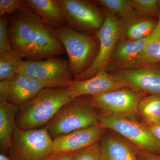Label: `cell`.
I'll list each match as a JSON object with an SVG mask.
<instances>
[{"mask_svg": "<svg viewBox=\"0 0 160 160\" xmlns=\"http://www.w3.org/2000/svg\"><path fill=\"white\" fill-rule=\"evenodd\" d=\"M125 87L147 95H160V64L137 69H122L108 72Z\"/></svg>", "mask_w": 160, "mask_h": 160, "instance_id": "cell-11", "label": "cell"}, {"mask_svg": "<svg viewBox=\"0 0 160 160\" xmlns=\"http://www.w3.org/2000/svg\"><path fill=\"white\" fill-rule=\"evenodd\" d=\"M8 33L11 50L26 61H42L66 52L53 30L29 9L9 16Z\"/></svg>", "mask_w": 160, "mask_h": 160, "instance_id": "cell-1", "label": "cell"}, {"mask_svg": "<svg viewBox=\"0 0 160 160\" xmlns=\"http://www.w3.org/2000/svg\"><path fill=\"white\" fill-rule=\"evenodd\" d=\"M135 11L149 17L158 19L160 12L159 0H131Z\"/></svg>", "mask_w": 160, "mask_h": 160, "instance_id": "cell-24", "label": "cell"}, {"mask_svg": "<svg viewBox=\"0 0 160 160\" xmlns=\"http://www.w3.org/2000/svg\"><path fill=\"white\" fill-rule=\"evenodd\" d=\"M100 160H138L140 149L116 134H108L100 143Z\"/></svg>", "mask_w": 160, "mask_h": 160, "instance_id": "cell-15", "label": "cell"}, {"mask_svg": "<svg viewBox=\"0 0 160 160\" xmlns=\"http://www.w3.org/2000/svg\"><path fill=\"white\" fill-rule=\"evenodd\" d=\"M72 160H100V143L73 152Z\"/></svg>", "mask_w": 160, "mask_h": 160, "instance_id": "cell-26", "label": "cell"}, {"mask_svg": "<svg viewBox=\"0 0 160 160\" xmlns=\"http://www.w3.org/2000/svg\"><path fill=\"white\" fill-rule=\"evenodd\" d=\"M19 106L0 101V147L3 151L9 150L12 138L18 127L16 116Z\"/></svg>", "mask_w": 160, "mask_h": 160, "instance_id": "cell-19", "label": "cell"}, {"mask_svg": "<svg viewBox=\"0 0 160 160\" xmlns=\"http://www.w3.org/2000/svg\"><path fill=\"white\" fill-rule=\"evenodd\" d=\"M28 8L52 29L67 24L58 0H25Z\"/></svg>", "mask_w": 160, "mask_h": 160, "instance_id": "cell-18", "label": "cell"}, {"mask_svg": "<svg viewBox=\"0 0 160 160\" xmlns=\"http://www.w3.org/2000/svg\"><path fill=\"white\" fill-rule=\"evenodd\" d=\"M0 160H11L9 157L6 156L4 153H2L0 154Z\"/></svg>", "mask_w": 160, "mask_h": 160, "instance_id": "cell-31", "label": "cell"}, {"mask_svg": "<svg viewBox=\"0 0 160 160\" xmlns=\"http://www.w3.org/2000/svg\"><path fill=\"white\" fill-rule=\"evenodd\" d=\"M90 96L80 97L63 106L45 128L51 137L84 129L98 122Z\"/></svg>", "mask_w": 160, "mask_h": 160, "instance_id": "cell-4", "label": "cell"}, {"mask_svg": "<svg viewBox=\"0 0 160 160\" xmlns=\"http://www.w3.org/2000/svg\"><path fill=\"white\" fill-rule=\"evenodd\" d=\"M159 4L160 6V0H159ZM156 28H159L160 29V12L159 17L158 19V23L157 24V26H156Z\"/></svg>", "mask_w": 160, "mask_h": 160, "instance_id": "cell-32", "label": "cell"}, {"mask_svg": "<svg viewBox=\"0 0 160 160\" xmlns=\"http://www.w3.org/2000/svg\"><path fill=\"white\" fill-rule=\"evenodd\" d=\"M138 160H160V152H150L140 150Z\"/></svg>", "mask_w": 160, "mask_h": 160, "instance_id": "cell-28", "label": "cell"}, {"mask_svg": "<svg viewBox=\"0 0 160 160\" xmlns=\"http://www.w3.org/2000/svg\"><path fill=\"white\" fill-rule=\"evenodd\" d=\"M150 38L151 35L146 38L139 40L120 38L115 46L107 66L125 62L133 58L142 51Z\"/></svg>", "mask_w": 160, "mask_h": 160, "instance_id": "cell-20", "label": "cell"}, {"mask_svg": "<svg viewBox=\"0 0 160 160\" xmlns=\"http://www.w3.org/2000/svg\"><path fill=\"white\" fill-rule=\"evenodd\" d=\"M146 95L141 92L121 87L90 96L92 106L101 114L134 118L141 100Z\"/></svg>", "mask_w": 160, "mask_h": 160, "instance_id": "cell-6", "label": "cell"}, {"mask_svg": "<svg viewBox=\"0 0 160 160\" xmlns=\"http://www.w3.org/2000/svg\"><path fill=\"white\" fill-rule=\"evenodd\" d=\"M145 124L149 128L152 133L160 142V126L152 124Z\"/></svg>", "mask_w": 160, "mask_h": 160, "instance_id": "cell-30", "label": "cell"}, {"mask_svg": "<svg viewBox=\"0 0 160 160\" xmlns=\"http://www.w3.org/2000/svg\"><path fill=\"white\" fill-rule=\"evenodd\" d=\"M138 116L146 124L160 126V95H148L141 100Z\"/></svg>", "mask_w": 160, "mask_h": 160, "instance_id": "cell-22", "label": "cell"}, {"mask_svg": "<svg viewBox=\"0 0 160 160\" xmlns=\"http://www.w3.org/2000/svg\"><path fill=\"white\" fill-rule=\"evenodd\" d=\"M99 122L106 129L117 132L140 150L160 152V142L144 123L134 118L106 115L96 112Z\"/></svg>", "mask_w": 160, "mask_h": 160, "instance_id": "cell-7", "label": "cell"}, {"mask_svg": "<svg viewBox=\"0 0 160 160\" xmlns=\"http://www.w3.org/2000/svg\"><path fill=\"white\" fill-rule=\"evenodd\" d=\"M102 9L106 16L105 22L95 34L100 42L98 54L92 66L82 74L74 78V80L88 79L105 70L115 46L120 38L119 21L118 18L110 12Z\"/></svg>", "mask_w": 160, "mask_h": 160, "instance_id": "cell-10", "label": "cell"}, {"mask_svg": "<svg viewBox=\"0 0 160 160\" xmlns=\"http://www.w3.org/2000/svg\"><path fill=\"white\" fill-rule=\"evenodd\" d=\"M52 140L45 127L22 129L17 127L9 150L11 160H45L52 153Z\"/></svg>", "mask_w": 160, "mask_h": 160, "instance_id": "cell-5", "label": "cell"}, {"mask_svg": "<svg viewBox=\"0 0 160 160\" xmlns=\"http://www.w3.org/2000/svg\"><path fill=\"white\" fill-rule=\"evenodd\" d=\"M106 129L99 122L54 138L52 152H74L98 143Z\"/></svg>", "mask_w": 160, "mask_h": 160, "instance_id": "cell-13", "label": "cell"}, {"mask_svg": "<svg viewBox=\"0 0 160 160\" xmlns=\"http://www.w3.org/2000/svg\"><path fill=\"white\" fill-rule=\"evenodd\" d=\"M119 21L120 38L132 40H142L149 37L158 23L157 19L140 14L136 11Z\"/></svg>", "mask_w": 160, "mask_h": 160, "instance_id": "cell-17", "label": "cell"}, {"mask_svg": "<svg viewBox=\"0 0 160 160\" xmlns=\"http://www.w3.org/2000/svg\"><path fill=\"white\" fill-rule=\"evenodd\" d=\"M9 16H0V54L11 50L8 33Z\"/></svg>", "mask_w": 160, "mask_h": 160, "instance_id": "cell-25", "label": "cell"}, {"mask_svg": "<svg viewBox=\"0 0 160 160\" xmlns=\"http://www.w3.org/2000/svg\"><path fill=\"white\" fill-rule=\"evenodd\" d=\"M20 72L53 87H66L73 78L69 60L57 57L42 61H23Z\"/></svg>", "mask_w": 160, "mask_h": 160, "instance_id": "cell-9", "label": "cell"}, {"mask_svg": "<svg viewBox=\"0 0 160 160\" xmlns=\"http://www.w3.org/2000/svg\"><path fill=\"white\" fill-rule=\"evenodd\" d=\"M73 152H52L45 160H72Z\"/></svg>", "mask_w": 160, "mask_h": 160, "instance_id": "cell-29", "label": "cell"}, {"mask_svg": "<svg viewBox=\"0 0 160 160\" xmlns=\"http://www.w3.org/2000/svg\"><path fill=\"white\" fill-rule=\"evenodd\" d=\"M23 58L10 50L0 54V83L10 82L19 72Z\"/></svg>", "mask_w": 160, "mask_h": 160, "instance_id": "cell-21", "label": "cell"}, {"mask_svg": "<svg viewBox=\"0 0 160 160\" xmlns=\"http://www.w3.org/2000/svg\"><path fill=\"white\" fill-rule=\"evenodd\" d=\"M160 64V29L156 27L145 48L132 59L117 65L106 66L107 72L122 69H137Z\"/></svg>", "mask_w": 160, "mask_h": 160, "instance_id": "cell-16", "label": "cell"}, {"mask_svg": "<svg viewBox=\"0 0 160 160\" xmlns=\"http://www.w3.org/2000/svg\"><path fill=\"white\" fill-rule=\"evenodd\" d=\"M103 9L110 12L121 20L133 13L135 10L131 0H97L95 1Z\"/></svg>", "mask_w": 160, "mask_h": 160, "instance_id": "cell-23", "label": "cell"}, {"mask_svg": "<svg viewBox=\"0 0 160 160\" xmlns=\"http://www.w3.org/2000/svg\"><path fill=\"white\" fill-rule=\"evenodd\" d=\"M58 1L67 24L77 31L95 34L103 26L106 16L95 1Z\"/></svg>", "mask_w": 160, "mask_h": 160, "instance_id": "cell-8", "label": "cell"}, {"mask_svg": "<svg viewBox=\"0 0 160 160\" xmlns=\"http://www.w3.org/2000/svg\"><path fill=\"white\" fill-rule=\"evenodd\" d=\"M52 30L68 55L73 78L88 70L99 51L100 42L96 35L77 31L68 24Z\"/></svg>", "mask_w": 160, "mask_h": 160, "instance_id": "cell-3", "label": "cell"}, {"mask_svg": "<svg viewBox=\"0 0 160 160\" xmlns=\"http://www.w3.org/2000/svg\"><path fill=\"white\" fill-rule=\"evenodd\" d=\"M122 83L113 80L105 70L99 72L93 77L85 80H72L67 86L72 99L85 96H92L121 87Z\"/></svg>", "mask_w": 160, "mask_h": 160, "instance_id": "cell-14", "label": "cell"}, {"mask_svg": "<svg viewBox=\"0 0 160 160\" xmlns=\"http://www.w3.org/2000/svg\"><path fill=\"white\" fill-rule=\"evenodd\" d=\"M21 9H29L25 1L0 0V16H10Z\"/></svg>", "mask_w": 160, "mask_h": 160, "instance_id": "cell-27", "label": "cell"}, {"mask_svg": "<svg viewBox=\"0 0 160 160\" xmlns=\"http://www.w3.org/2000/svg\"><path fill=\"white\" fill-rule=\"evenodd\" d=\"M72 100L67 87L42 89L33 98L19 106L16 119L18 128L32 129L46 126L63 106Z\"/></svg>", "mask_w": 160, "mask_h": 160, "instance_id": "cell-2", "label": "cell"}, {"mask_svg": "<svg viewBox=\"0 0 160 160\" xmlns=\"http://www.w3.org/2000/svg\"><path fill=\"white\" fill-rule=\"evenodd\" d=\"M49 87H53L19 72L9 82L0 83V100L20 106Z\"/></svg>", "mask_w": 160, "mask_h": 160, "instance_id": "cell-12", "label": "cell"}]
</instances>
